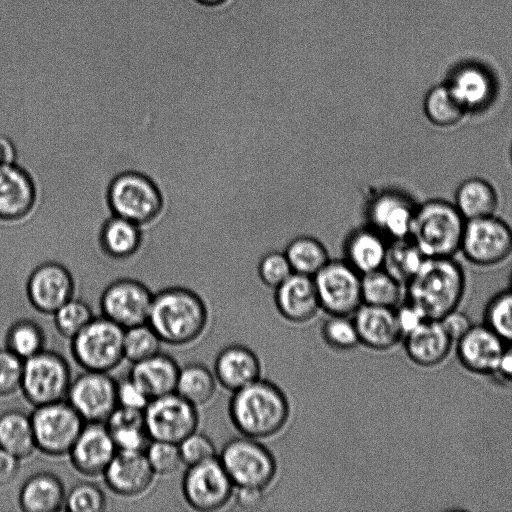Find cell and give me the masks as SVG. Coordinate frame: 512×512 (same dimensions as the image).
<instances>
[{
	"label": "cell",
	"instance_id": "1",
	"mask_svg": "<svg viewBox=\"0 0 512 512\" xmlns=\"http://www.w3.org/2000/svg\"><path fill=\"white\" fill-rule=\"evenodd\" d=\"M228 412L241 435L261 440L284 428L290 415V405L278 385L260 377L232 392Z\"/></svg>",
	"mask_w": 512,
	"mask_h": 512
},
{
	"label": "cell",
	"instance_id": "2",
	"mask_svg": "<svg viewBox=\"0 0 512 512\" xmlns=\"http://www.w3.org/2000/svg\"><path fill=\"white\" fill-rule=\"evenodd\" d=\"M407 301L427 319L440 320L458 309L466 289V277L454 257H426L405 285Z\"/></svg>",
	"mask_w": 512,
	"mask_h": 512
},
{
	"label": "cell",
	"instance_id": "3",
	"mask_svg": "<svg viewBox=\"0 0 512 512\" xmlns=\"http://www.w3.org/2000/svg\"><path fill=\"white\" fill-rule=\"evenodd\" d=\"M207 322V306L195 291L168 287L153 294L147 323L163 343H192L203 334Z\"/></svg>",
	"mask_w": 512,
	"mask_h": 512
},
{
	"label": "cell",
	"instance_id": "4",
	"mask_svg": "<svg viewBox=\"0 0 512 512\" xmlns=\"http://www.w3.org/2000/svg\"><path fill=\"white\" fill-rule=\"evenodd\" d=\"M465 224L453 203L430 199L417 205L410 238L426 257H454L460 251Z\"/></svg>",
	"mask_w": 512,
	"mask_h": 512
},
{
	"label": "cell",
	"instance_id": "5",
	"mask_svg": "<svg viewBox=\"0 0 512 512\" xmlns=\"http://www.w3.org/2000/svg\"><path fill=\"white\" fill-rule=\"evenodd\" d=\"M106 199L113 215L140 226L153 222L164 206L162 192L154 180L135 170L114 176L108 185Z\"/></svg>",
	"mask_w": 512,
	"mask_h": 512
},
{
	"label": "cell",
	"instance_id": "6",
	"mask_svg": "<svg viewBox=\"0 0 512 512\" xmlns=\"http://www.w3.org/2000/svg\"><path fill=\"white\" fill-rule=\"evenodd\" d=\"M217 458L236 488L264 490L277 473L272 452L258 439L244 435L228 440Z\"/></svg>",
	"mask_w": 512,
	"mask_h": 512
},
{
	"label": "cell",
	"instance_id": "7",
	"mask_svg": "<svg viewBox=\"0 0 512 512\" xmlns=\"http://www.w3.org/2000/svg\"><path fill=\"white\" fill-rule=\"evenodd\" d=\"M122 327L104 316L94 317L71 339V354L87 371L109 372L124 359Z\"/></svg>",
	"mask_w": 512,
	"mask_h": 512
},
{
	"label": "cell",
	"instance_id": "8",
	"mask_svg": "<svg viewBox=\"0 0 512 512\" xmlns=\"http://www.w3.org/2000/svg\"><path fill=\"white\" fill-rule=\"evenodd\" d=\"M71 370L59 353L43 349L24 360L20 390L34 407L66 399Z\"/></svg>",
	"mask_w": 512,
	"mask_h": 512
},
{
	"label": "cell",
	"instance_id": "9",
	"mask_svg": "<svg viewBox=\"0 0 512 512\" xmlns=\"http://www.w3.org/2000/svg\"><path fill=\"white\" fill-rule=\"evenodd\" d=\"M30 417L36 449L53 457L68 455L85 424L65 400L36 406Z\"/></svg>",
	"mask_w": 512,
	"mask_h": 512
},
{
	"label": "cell",
	"instance_id": "10",
	"mask_svg": "<svg viewBox=\"0 0 512 512\" xmlns=\"http://www.w3.org/2000/svg\"><path fill=\"white\" fill-rule=\"evenodd\" d=\"M460 252L479 267H493L512 255V227L495 215L466 221Z\"/></svg>",
	"mask_w": 512,
	"mask_h": 512
},
{
	"label": "cell",
	"instance_id": "11",
	"mask_svg": "<svg viewBox=\"0 0 512 512\" xmlns=\"http://www.w3.org/2000/svg\"><path fill=\"white\" fill-rule=\"evenodd\" d=\"M362 275L345 260H329L313 276L320 308L329 315L354 314L361 306Z\"/></svg>",
	"mask_w": 512,
	"mask_h": 512
},
{
	"label": "cell",
	"instance_id": "12",
	"mask_svg": "<svg viewBox=\"0 0 512 512\" xmlns=\"http://www.w3.org/2000/svg\"><path fill=\"white\" fill-rule=\"evenodd\" d=\"M143 415L150 440L178 444L199 424L197 407L176 392L150 399Z\"/></svg>",
	"mask_w": 512,
	"mask_h": 512
},
{
	"label": "cell",
	"instance_id": "13",
	"mask_svg": "<svg viewBox=\"0 0 512 512\" xmlns=\"http://www.w3.org/2000/svg\"><path fill=\"white\" fill-rule=\"evenodd\" d=\"M181 486L189 506L203 512L225 506L235 487L217 457L187 466Z\"/></svg>",
	"mask_w": 512,
	"mask_h": 512
},
{
	"label": "cell",
	"instance_id": "14",
	"mask_svg": "<svg viewBox=\"0 0 512 512\" xmlns=\"http://www.w3.org/2000/svg\"><path fill=\"white\" fill-rule=\"evenodd\" d=\"M117 381L107 372L87 371L71 381L66 401L86 422L104 423L118 406Z\"/></svg>",
	"mask_w": 512,
	"mask_h": 512
},
{
	"label": "cell",
	"instance_id": "15",
	"mask_svg": "<svg viewBox=\"0 0 512 512\" xmlns=\"http://www.w3.org/2000/svg\"><path fill=\"white\" fill-rule=\"evenodd\" d=\"M153 293L141 281L122 278L111 282L100 296L102 316L123 329L147 323Z\"/></svg>",
	"mask_w": 512,
	"mask_h": 512
},
{
	"label": "cell",
	"instance_id": "16",
	"mask_svg": "<svg viewBox=\"0 0 512 512\" xmlns=\"http://www.w3.org/2000/svg\"><path fill=\"white\" fill-rule=\"evenodd\" d=\"M75 283L70 271L60 263L45 262L29 275L26 293L31 305L40 313L53 314L74 297Z\"/></svg>",
	"mask_w": 512,
	"mask_h": 512
},
{
	"label": "cell",
	"instance_id": "17",
	"mask_svg": "<svg viewBox=\"0 0 512 512\" xmlns=\"http://www.w3.org/2000/svg\"><path fill=\"white\" fill-rule=\"evenodd\" d=\"M118 449L102 422H86L68 455L75 470L87 477L102 475Z\"/></svg>",
	"mask_w": 512,
	"mask_h": 512
},
{
	"label": "cell",
	"instance_id": "18",
	"mask_svg": "<svg viewBox=\"0 0 512 512\" xmlns=\"http://www.w3.org/2000/svg\"><path fill=\"white\" fill-rule=\"evenodd\" d=\"M505 345L486 324H472L455 342L456 356L473 374L495 375Z\"/></svg>",
	"mask_w": 512,
	"mask_h": 512
},
{
	"label": "cell",
	"instance_id": "19",
	"mask_svg": "<svg viewBox=\"0 0 512 512\" xmlns=\"http://www.w3.org/2000/svg\"><path fill=\"white\" fill-rule=\"evenodd\" d=\"M102 475L112 492L124 497H134L148 490L155 473L144 451L118 450Z\"/></svg>",
	"mask_w": 512,
	"mask_h": 512
},
{
	"label": "cell",
	"instance_id": "20",
	"mask_svg": "<svg viewBox=\"0 0 512 512\" xmlns=\"http://www.w3.org/2000/svg\"><path fill=\"white\" fill-rule=\"evenodd\" d=\"M37 199L35 182L29 172L10 162L0 165V220L18 221L34 208Z\"/></svg>",
	"mask_w": 512,
	"mask_h": 512
},
{
	"label": "cell",
	"instance_id": "21",
	"mask_svg": "<svg viewBox=\"0 0 512 512\" xmlns=\"http://www.w3.org/2000/svg\"><path fill=\"white\" fill-rule=\"evenodd\" d=\"M416 208L414 201L402 192H383L369 209L371 227L391 241L408 238Z\"/></svg>",
	"mask_w": 512,
	"mask_h": 512
},
{
	"label": "cell",
	"instance_id": "22",
	"mask_svg": "<svg viewBox=\"0 0 512 512\" xmlns=\"http://www.w3.org/2000/svg\"><path fill=\"white\" fill-rule=\"evenodd\" d=\"M353 320L360 344L370 349L389 350L403 339L396 308L362 303Z\"/></svg>",
	"mask_w": 512,
	"mask_h": 512
},
{
	"label": "cell",
	"instance_id": "23",
	"mask_svg": "<svg viewBox=\"0 0 512 512\" xmlns=\"http://www.w3.org/2000/svg\"><path fill=\"white\" fill-rule=\"evenodd\" d=\"M408 358L417 366L435 367L444 362L454 345L439 320L426 319L403 336Z\"/></svg>",
	"mask_w": 512,
	"mask_h": 512
},
{
	"label": "cell",
	"instance_id": "24",
	"mask_svg": "<svg viewBox=\"0 0 512 512\" xmlns=\"http://www.w3.org/2000/svg\"><path fill=\"white\" fill-rule=\"evenodd\" d=\"M279 314L293 323H304L321 309L313 277L293 273L275 289Z\"/></svg>",
	"mask_w": 512,
	"mask_h": 512
},
{
	"label": "cell",
	"instance_id": "25",
	"mask_svg": "<svg viewBox=\"0 0 512 512\" xmlns=\"http://www.w3.org/2000/svg\"><path fill=\"white\" fill-rule=\"evenodd\" d=\"M213 373L222 387L234 392L260 378L261 363L249 347L230 344L217 354Z\"/></svg>",
	"mask_w": 512,
	"mask_h": 512
},
{
	"label": "cell",
	"instance_id": "26",
	"mask_svg": "<svg viewBox=\"0 0 512 512\" xmlns=\"http://www.w3.org/2000/svg\"><path fill=\"white\" fill-rule=\"evenodd\" d=\"M65 498L62 480L52 472L40 471L24 481L18 502L25 512H57L64 509Z\"/></svg>",
	"mask_w": 512,
	"mask_h": 512
},
{
	"label": "cell",
	"instance_id": "27",
	"mask_svg": "<svg viewBox=\"0 0 512 512\" xmlns=\"http://www.w3.org/2000/svg\"><path fill=\"white\" fill-rule=\"evenodd\" d=\"M180 366L176 360L161 351L149 358L133 363L129 377L150 398L175 392Z\"/></svg>",
	"mask_w": 512,
	"mask_h": 512
},
{
	"label": "cell",
	"instance_id": "28",
	"mask_svg": "<svg viewBox=\"0 0 512 512\" xmlns=\"http://www.w3.org/2000/svg\"><path fill=\"white\" fill-rule=\"evenodd\" d=\"M387 239L374 228L364 227L352 231L344 245L345 261L361 275L384 268Z\"/></svg>",
	"mask_w": 512,
	"mask_h": 512
},
{
	"label": "cell",
	"instance_id": "29",
	"mask_svg": "<svg viewBox=\"0 0 512 512\" xmlns=\"http://www.w3.org/2000/svg\"><path fill=\"white\" fill-rule=\"evenodd\" d=\"M453 204L466 221L495 215L499 196L486 179L471 177L457 187Z\"/></svg>",
	"mask_w": 512,
	"mask_h": 512
},
{
	"label": "cell",
	"instance_id": "30",
	"mask_svg": "<svg viewBox=\"0 0 512 512\" xmlns=\"http://www.w3.org/2000/svg\"><path fill=\"white\" fill-rule=\"evenodd\" d=\"M448 86L466 113L484 109L493 98L492 81L478 67L462 68L455 73Z\"/></svg>",
	"mask_w": 512,
	"mask_h": 512
},
{
	"label": "cell",
	"instance_id": "31",
	"mask_svg": "<svg viewBox=\"0 0 512 512\" xmlns=\"http://www.w3.org/2000/svg\"><path fill=\"white\" fill-rule=\"evenodd\" d=\"M104 423L118 450L144 451L150 442L143 411L117 406Z\"/></svg>",
	"mask_w": 512,
	"mask_h": 512
},
{
	"label": "cell",
	"instance_id": "32",
	"mask_svg": "<svg viewBox=\"0 0 512 512\" xmlns=\"http://www.w3.org/2000/svg\"><path fill=\"white\" fill-rule=\"evenodd\" d=\"M141 242V226L113 214L105 220L99 232L102 251L114 259L133 256L140 248Z\"/></svg>",
	"mask_w": 512,
	"mask_h": 512
},
{
	"label": "cell",
	"instance_id": "33",
	"mask_svg": "<svg viewBox=\"0 0 512 512\" xmlns=\"http://www.w3.org/2000/svg\"><path fill=\"white\" fill-rule=\"evenodd\" d=\"M0 448L20 460L36 450L30 415L19 410H8L0 415Z\"/></svg>",
	"mask_w": 512,
	"mask_h": 512
},
{
	"label": "cell",
	"instance_id": "34",
	"mask_svg": "<svg viewBox=\"0 0 512 512\" xmlns=\"http://www.w3.org/2000/svg\"><path fill=\"white\" fill-rule=\"evenodd\" d=\"M216 383L213 371L202 363L191 362L180 367L175 392L198 407L213 398Z\"/></svg>",
	"mask_w": 512,
	"mask_h": 512
},
{
	"label": "cell",
	"instance_id": "35",
	"mask_svg": "<svg viewBox=\"0 0 512 512\" xmlns=\"http://www.w3.org/2000/svg\"><path fill=\"white\" fill-rule=\"evenodd\" d=\"M284 253L294 273L311 277L330 260L326 246L319 239L309 235L292 239Z\"/></svg>",
	"mask_w": 512,
	"mask_h": 512
},
{
	"label": "cell",
	"instance_id": "36",
	"mask_svg": "<svg viewBox=\"0 0 512 512\" xmlns=\"http://www.w3.org/2000/svg\"><path fill=\"white\" fill-rule=\"evenodd\" d=\"M404 285L381 268L362 275V301L365 304L397 308L405 294Z\"/></svg>",
	"mask_w": 512,
	"mask_h": 512
},
{
	"label": "cell",
	"instance_id": "37",
	"mask_svg": "<svg viewBox=\"0 0 512 512\" xmlns=\"http://www.w3.org/2000/svg\"><path fill=\"white\" fill-rule=\"evenodd\" d=\"M423 110L427 120L439 128L459 124L466 114L448 85L432 88L424 99Z\"/></svg>",
	"mask_w": 512,
	"mask_h": 512
},
{
	"label": "cell",
	"instance_id": "38",
	"mask_svg": "<svg viewBox=\"0 0 512 512\" xmlns=\"http://www.w3.org/2000/svg\"><path fill=\"white\" fill-rule=\"evenodd\" d=\"M426 256L410 238L392 241L388 245L384 269L404 286L420 269Z\"/></svg>",
	"mask_w": 512,
	"mask_h": 512
},
{
	"label": "cell",
	"instance_id": "39",
	"mask_svg": "<svg viewBox=\"0 0 512 512\" xmlns=\"http://www.w3.org/2000/svg\"><path fill=\"white\" fill-rule=\"evenodd\" d=\"M45 333L31 319L15 321L6 334V348L22 360H26L45 349Z\"/></svg>",
	"mask_w": 512,
	"mask_h": 512
},
{
	"label": "cell",
	"instance_id": "40",
	"mask_svg": "<svg viewBox=\"0 0 512 512\" xmlns=\"http://www.w3.org/2000/svg\"><path fill=\"white\" fill-rule=\"evenodd\" d=\"M161 339L148 323L124 330V359L132 363L149 358L161 350Z\"/></svg>",
	"mask_w": 512,
	"mask_h": 512
},
{
	"label": "cell",
	"instance_id": "41",
	"mask_svg": "<svg viewBox=\"0 0 512 512\" xmlns=\"http://www.w3.org/2000/svg\"><path fill=\"white\" fill-rule=\"evenodd\" d=\"M483 323L505 343L512 342V290L495 294L486 304Z\"/></svg>",
	"mask_w": 512,
	"mask_h": 512
},
{
	"label": "cell",
	"instance_id": "42",
	"mask_svg": "<svg viewBox=\"0 0 512 512\" xmlns=\"http://www.w3.org/2000/svg\"><path fill=\"white\" fill-rule=\"evenodd\" d=\"M52 315L58 333L70 340L94 318L90 306L74 297L60 306Z\"/></svg>",
	"mask_w": 512,
	"mask_h": 512
},
{
	"label": "cell",
	"instance_id": "43",
	"mask_svg": "<svg viewBox=\"0 0 512 512\" xmlns=\"http://www.w3.org/2000/svg\"><path fill=\"white\" fill-rule=\"evenodd\" d=\"M321 336L328 346L339 351L360 344L354 320L347 315H329L321 326Z\"/></svg>",
	"mask_w": 512,
	"mask_h": 512
},
{
	"label": "cell",
	"instance_id": "44",
	"mask_svg": "<svg viewBox=\"0 0 512 512\" xmlns=\"http://www.w3.org/2000/svg\"><path fill=\"white\" fill-rule=\"evenodd\" d=\"M106 506V495L95 483L79 482L66 492L64 509L67 511L101 512Z\"/></svg>",
	"mask_w": 512,
	"mask_h": 512
},
{
	"label": "cell",
	"instance_id": "45",
	"mask_svg": "<svg viewBox=\"0 0 512 512\" xmlns=\"http://www.w3.org/2000/svg\"><path fill=\"white\" fill-rule=\"evenodd\" d=\"M144 453L153 472L158 475L173 474L183 464L176 443L150 440Z\"/></svg>",
	"mask_w": 512,
	"mask_h": 512
},
{
	"label": "cell",
	"instance_id": "46",
	"mask_svg": "<svg viewBox=\"0 0 512 512\" xmlns=\"http://www.w3.org/2000/svg\"><path fill=\"white\" fill-rule=\"evenodd\" d=\"M292 267L284 252L266 253L258 263V276L261 282L276 289L293 274Z\"/></svg>",
	"mask_w": 512,
	"mask_h": 512
},
{
	"label": "cell",
	"instance_id": "47",
	"mask_svg": "<svg viewBox=\"0 0 512 512\" xmlns=\"http://www.w3.org/2000/svg\"><path fill=\"white\" fill-rule=\"evenodd\" d=\"M178 448L182 462L186 466L217 457L216 448L211 438L197 430L179 442Z\"/></svg>",
	"mask_w": 512,
	"mask_h": 512
},
{
	"label": "cell",
	"instance_id": "48",
	"mask_svg": "<svg viewBox=\"0 0 512 512\" xmlns=\"http://www.w3.org/2000/svg\"><path fill=\"white\" fill-rule=\"evenodd\" d=\"M24 360L7 348L0 349V396L20 390Z\"/></svg>",
	"mask_w": 512,
	"mask_h": 512
},
{
	"label": "cell",
	"instance_id": "49",
	"mask_svg": "<svg viewBox=\"0 0 512 512\" xmlns=\"http://www.w3.org/2000/svg\"><path fill=\"white\" fill-rule=\"evenodd\" d=\"M117 404L118 406L144 411L150 401L146 393L129 376L117 381Z\"/></svg>",
	"mask_w": 512,
	"mask_h": 512
},
{
	"label": "cell",
	"instance_id": "50",
	"mask_svg": "<svg viewBox=\"0 0 512 512\" xmlns=\"http://www.w3.org/2000/svg\"><path fill=\"white\" fill-rule=\"evenodd\" d=\"M439 321L454 344L472 326L470 318L458 309L448 313Z\"/></svg>",
	"mask_w": 512,
	"mask_h": 512
},
{
	"label": "cell",
	"instance_id": "51",
	"mask_svg": "<svg viewBox=\"0 0 512 512\" xmlns=\"http://www.w3.org/2000/svg\"><path fill=\"white\" fill-rule=\"evenodd\" d=\"M20 459L0 448V486L14 481L20 469Z\"/></svg>",
	"mask_w": 512,
	"mask_h": 512
},
{
	"label": "cell",
	"instance_id": "52",
	"mask_svg": "<svg viewBox=\"0 0 512 512\" xmlns=\"http://www.w3.org/2000/svg\"><path fill=\"white\" fill-rule=\"evenodd\" d=\"M236 489L235 500L242 509H255L261 505L264 498L263 489L251 487H238Z\"/></svg>",
	"mask_w": 512,
	"mask_h": 512
},
{
	"label": "cell",
	"instance_id": "53",
	"mask_svg": "<svg viewBox=\"0 0 512 512\" xmlns=\"http://www.w3.org/2000/svg\"><path fill=\"white\" fill-rule=\"evenodd\" d=\"M495 375L512 384V342L506 343Z\"/></svg>",
	"mask_w": 512,
	"mask_h": 512
},
{
	"label": "cell",
	"instance_id": "54",
	"mask_svg": "<svg viewBox=\"0 0 512 512\" xmlns=\"http://www.w3.org/2000/svg\"><path fill=\"white\" fill-rule=\"evenodd\" d=\"M16 149L12 141L4 136L0 135V165L10 162H15Z\"/></svg>",
	"mask_w": 512,
	"mask_h": 512
},
{
	"label": "cell",
	"instance_id": "55",
	"mask_svg": "<svg viewBox=\"0 0 512 512\" xmlns=\"http://www.w3.org/2000/svg\"><path fill=\"white\" fill-rule=\"evenodd\" d=\"M200 3L205 5H218L223 3L225 0H198Z\"/></svg>",
	"mask_w": 512,
	"mask_h": 512
},
{
	"label": "cell",
	"instance_id": "56",
	"mask_svg": "<svg viewBox=\"0 0 512 512\" xmlns=\"http://www.w3.org/2000/svg\"><path fill=\"white\" fill-rule=\"evenodd\" d=\"M509 285H510V289L512 290V272L509 277Z\"/></svg>",
	"mask_w": 512,
	"mask_h": 512
}]
</instances>
